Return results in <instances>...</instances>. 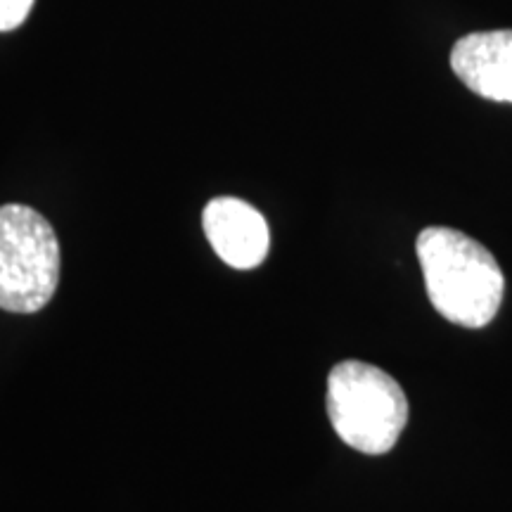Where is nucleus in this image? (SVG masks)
<instances>
[{"label": "nucleus", "mask_w": 512, "mask_h": 512, "mask_svg": "<svg viewBox=\"0 0 512 512\" xmlns=\"http://www.w3.org/2000/svg\"><path fill=\"white\" fill-rule=\"evenodd\" d=\"M202 226L209 245L221 261L238 271L264 264L271 233L259 209L238 197H216L202 211Z\"/></svg>", "instance_id": "20e7f679"}, {"label": "nucleus", "mask_w": 512, "mask_h": 512, "mask_svg": "<svg viewBox=\"0 0 512 512\" xmlns=\"http://www.w3.org/2000/svg\"><path fill=\"white\" fill-rule=\"evenodd\" d=\"M451 69L479 98L512 102V29L463 36L451 50Z\"/></svg>", "instance_id": "39448f33"}, {"label": "nucleus", "mask_w": 512, "mask_h": 512, "mask_svg": "<svg viewBox=\"0 0 512 512\" xmlns=\"http://www.w3.org/2000/svg\"><path fill=\"white\" fill-rule=\"evenodd\" d=\"M325 406L337 437L368 456L392 451L408 422L401 384L363 361H342L330 370Z\"/></svg>", "instance_id": "f03ea898"}, {"label": "nucleus", "mask_w": 512, "mask_h": 512, "mask_svg": "<svg viewBox=\"0 0 512 512\" xmlns=\"http://www.w3.org/2000/svg\"><path fill=\"white\" fill-rule=\"evenodd\" d=\"M60 283V242L50 223L24 204L0 207V309L36 313Z\"/></svg>", "instance_id": "7ed1b4c3"}, {"label": "nucleus", "mask_w": 512, "mask_h": 512, "mask_svg": "<svg viewBox=\"0 0 512 512\" xmlns=\"http://www.w3.org/2000/svg\"><path fill=\"white\" fill-rule=\"evenodd\" d=\"M415 252L427 297L439 316L479 330L503 304L505 278L494 254L456 228L430 226L418 235Z\"/></svg>", "instance_id": "f257e3e1"}, {"label": "nucleus", "mask_w": 512, "mask_h": 512, "mask_svg": "<svg viewBox=\"0 0 512 512\" xmlns=\"http://www.w3.org/2000/svg\"><path fill=\"white\" fill-rule=\"evenodd\" d=\"M34 0H0V31H12L29 17Z\"/></svg>", "instance_id": "423d86ee"}]
</instances>
